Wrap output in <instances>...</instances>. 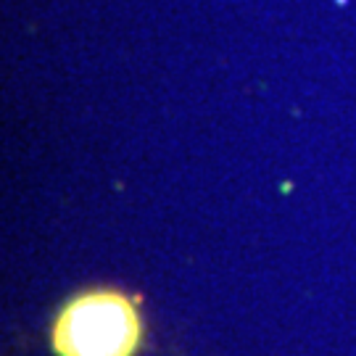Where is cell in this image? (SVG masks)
Masks as SVG:
<instances>
[{
    "mask_svg": "<svg viewBox=\"0 0 356 356\" xmlns=\"http://www.w3.org/2000/svg\"><path fill=\"white\" fill-rule=\"evenodd\" d=\"M140 338L138 312L116 291L76 296L53 330L58 356H132Z\"/></svg>",
    "mask_w": 356,
    "mask_h": 356,
    "instance_id": "6da1fadb",
    "label": "cell"
}]
</instances>
